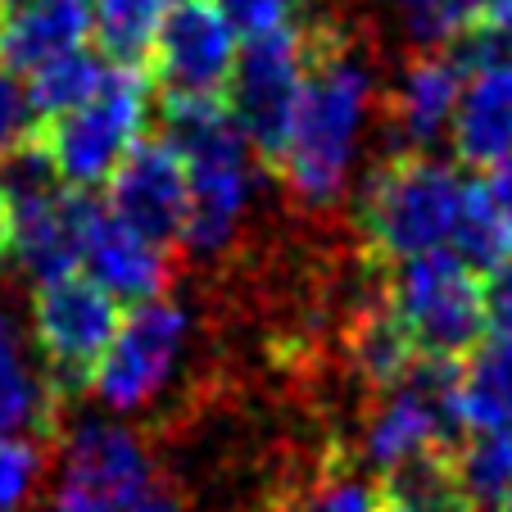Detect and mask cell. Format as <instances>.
Returning a JSON list of instances; mask_svg holds the SVG:
<instances>
[{"label": "cell", "mask_w": 512, "mask_h": 512, "mask_svg": "<svg viewBox=\"0 0 512 512\" xmlns=\"http://www.w3.org/2000/svg\"><path fill=\"white\" fill-rule=\"evenodd\" d=\"M368 109V68L331 28L304 32V82L295 100L286 145L272 173L290 195L313 209H327L340 195Z\"/></svg>", "instance_id": "obj_1"}, {"label": "cell", "mask_w": 512, "mask_h": 512, "mask_svg": "<svg viewBox=\"0 0 512 512\" xmlns=\"http://www.w3.org/2000/svg\"><path fill=\"white\" fill-rule=\"evenodd\" d=\"M164 127L186 164L182 241L191 254H223L250 204V145L227 96H164Z\"/></svg>", "instance_id": "obj_2"}, {"label": "cell", "mask_w": 512, "mask_h": 512, "mask_svg": "<svg viewBox=\"0 0 512 512\" xmlns=\"http://www.w3.org/2000/svg\"><path fill=\"white\" fill-rule=\"evenodd\" d=\"M458 191H463L458 168L440 164L431 150H395L381 159L358 195V232L368 241L372 263L390 268L449 245Z\"/></svg>", "instance_id": "obj_3"}, {"label": "cell", "mask_w": 512, "mask_h": 512, "mask_svg": "<svg viewBox=\"0 0 512 512\" xmlns=\"http://www.w3.org/2000/svg\"><path fill=\"white\" fill-rule=\"evenodd\" d=\"M386 304L422 358H467L490 331V286L449 245L390 263Z\"/></svg>", "instance_id": "obj_4"}, {"label": "cell", "mask_w": 512, "mask_h": 512, "mask_svg": "<svg viewBox=\"0 0 512 512\" xmlns=\"http://www.w3.org/2000/svg\"><path fill=\"white\" fill-rule=\"evenodd\" d=\"M150 87L155 82L145 68L114 64L82 105L46 118V123H32L64 186L91 191L114 177V168L132 155V145L141 141L145 123H150Z\"/></svg>", "instance_id": "obj_5"}, {"label": "cell", "mask_w": 512, "mask_h": 512, "mask_svg": "<svg viewBox=\"0 0 512 512\" xmlns=\"http://www.w3.org/2000/svg\"><path fill=\"white\" fill-rule=\"evenodd\" d=\"M118 322H123V300H114L87 272H64V277L37 281L32 340H37L46 381L59 399L82 395L91 386Z\"/></svg>", "instance_id": "obj_6"}, {"label": "cell", "mask_w": 512, "mask_h": 512, "mask_svg": "<svg viewBox=\"0 0 512 512\" xmlns=\"http://www.w3.org/2000/svg\"><path fill=\"white\" fill-rule=\"evenodd\" d=\"M304 82V32L290 23L268 37H254L241 46L227 82V109L232 123L241 127L245 145L263 159V168H277L281 145H286L295 100Z\"/></svg>", "instance_id": "obj_7"}, {"label": "cell", "mask_w": 512, "mask_h": 512, "mask_svg": "<svg viewBox=\"0 0 512 512\" xmlns=\"http://www.w3.org/2000/svg\"><path fill=\"white\" fill-rule=\"evenodd\" d=\"M241 37L218 0H168L145 55V73L164 96H227Z\"/></svg>", "instance_id": "obj_8"}, {"label": "cell", "mask_w": 512, "mask_h": 512, "mask_svg": "<svg viewBox=\"0 0 512 512\" xmlns=\"http://www.w3.org/2000/svg\"><path fill=\"white\" fill-rule=\"evenodd\" d=\"M150 490V454L127 426L82 422L64 449L55 512H127Z\"/></svg>", "instance_id": "obj_9"}, {"label": "cell", "mask_w": 512, "mask_h": 512, "mask_svg": "<svg viewBox=\"0 0 512 512\" xmlns=\"http://www.w3.org/2000/svg\"><path fill=\"white\" fill-rule=\"evenodd\" d=\"M186 340V313L168 300H141L123 313L105 358H100L91 390L114 408H141L168 381L177 363V349Z\"/></svg>", "instance_id": "obj_10"}, {"label": "cell", "mask_w": 512, "mask_h": 512, "mask_svg": "<svg viewBox=\"0 0 512 512\" xmlns=\"http://www.w3.org/2000/svg\"><path fill=\"white\" fill-rule=\"evenodd\" d=\"M109 200L105 209L114 218H123L132 232H141L145 241L168 245L182 236L186 218V164L177 155V145L168 136L155 141H136L132 155L114 168L109 177Z\"/></svg>", "instance_id": "obj_11"}, {"label": "cell", "mask_w": 512, "mask_h": 512, "mask_svg": "<svg viewBox=\"0 0 512 512\" xmlns=\"http://www.w3.org/2000/svg\"><path fill=\"white\" fill-rule=\"evenodd\" d=\"M449 132L458 164L467 168H494L512 159V55H490L467 68Z\"/></svg>", "instance_id": "obj_12"}, {"label": "cell", "mask_w": 512, "mask_h": 512, "mask_svg": "<svg viewBox=\"0 0 512 512\" xmlns=\"http://www.w3.org/2000/svg\"><path fill=\"white\" fill-rule=\"evenodd\" d=\"M96 204L100 200H91V191L64 186L50 200L14 213V259L28 268V277L50 281L64 277V272H78Z\"/></svg>", "instance_id": "obj_13"}, {"label": "cell", "mask_w": 512, "mask_h": 512, "mask_svg": "<svg viewBox=\"0 0 512 512\" xmlns=\"http://www.w3.org/2000/svg\"><path fill=\"white\" fill-rule=\"evenodd\" d=\"M463 82H467V64L454 46L431 50V55L413 59L404 68V82H399L395 100H390L395 132L404 141V150H431L449 132L458 96H463Z\"/></svg>", "instance_id": "obj_14"}, {"label": "cell", "mask_w": 512, "mask_h": 512, "mask_svg": "<svg viewBox=\"0 0 512 512\" xmlns=\"http://www.w3.org/2000/svg\"><path fill=\"white\" fill-rule=\"evenodd\" d=\"M82 263H91V277L114 295V300H155L159 290L168 281V259H164V245L145 241L141 232L114 218L105 204H96L91 213V227H87V254Z\"/></svg>", "instance_id": "obj_15"}, {"label": "cell", "mask_w": 512, "mask_h": 512, "mask_svg": "<svg viewBox=\"0 0 512 512\" xmlns=\"http://www.w3.org/2000/svg\"><path fill=\"white\" fill-rule=\"evenodd\" d=\"M96 28V0H23L0 14V64L10 73H32L46 59L78 50Z\"/></svg>", "instance_id": "obj_16"}, {"label": "cell", "mask_w": 512, "mask_h": 512, "mask_svg": "<svg viewBox=\"0 0 512 512\" xmlns=\"http://www.w3.org/2000/svg\"><path fill=\"white\" fill-rule=\"evenodd\" d=\"M454 422L463 431H503L512 426V327H494L454 377Z\"/></svg>", "instance_id": "obj_17"}, {"label": "cell", "mask_w": 512, "mask_h": 512, "mask_svg": "<svg viewBox=\"0 0 512 512\" xmlns=\"http://www.w3.org/2000/svg\"><path fill=\"white\" fill-rule=\"evenodd\" d=\"M449 449L454 445L386 467L372 485V512H481L458 485Z\"/></svg>", "instance_id": "obj_18"}, {"label": "cell", "mask_w": 512, "mask_h": 512, "mask_svg": "<svg viewBox=\"0 0 512 512\" xmlns=\"http://www.w3.org/2000/svg\"><path fill=\"white\" fill-rule=\"evenodd\" d=\"M59 395L50 381L32 377L28 354H23V336L14 318L0 309V435H55Z\"/></svg>", "instance_id": "obj_19"}, {"label": "cell", "mask_w": 512, "mask_h": 512, "mask_svg": "<svg viewBox=\"0 0 512 512\" xmlns=\"http://www.w3.org/2000/svg\"><path fill=\"white\" fill-rule=\"evenodd\" d=\"M449 250L463 263H472L481 277H494L512 259V209L494 191L490 177H467L463 182Z\"/></svg>", "instance_id": "obj_20"}, {"label": "cell", "mask_w": 512, "mask_h": 512, "mask_svg": "<svg viewBox=\"0 0 512 512\" xmlns=\"http://www.w3.org/2000/svg\"><path fill=\"white\" fill-rule=\"evenodd\" d=\"M105 73H109L105 55H96V50H87V46L64 50V55L46 59L41 68H32V73H28L32 118H37V123H46V118H55V114H68V109L82 105V100L100 87V78H105Z\"/></svg>", "instance_id": "obj_21"}, {"label": "cell", "mask_w": 512, "mask_h": 512, "mask_svg": "<svg viewBox=\"0 0 512 512\" xmlns=\"http://www.w3.org/2000/svg\"><path fill=\"white\" fill-rule=\"evenodd\" d=\"M454 476L476 508H494L512 490V431H467V440H454L449 449Z\"/></svg>", "instance_id": "obj_22"}, {"label": "cell", "mask_w": 512, "mask_h": 512, "mask_svg": "<svg viewBox=\"0 0 512 512\" xmlns=\"http://www.w3.org/2000/svg\"><path fill=\"white\" fill-rule=\"evenodd\" d=\"M168 0H96V41L100 55L114 64H145L150 41L159 32Z\"/></svg>", "instance_id": "obj_23"}, {"label": "cell", "mask_w": 512, "mask_h": 512, "mask_svg": "<svg viewBox=\"0 0 512 512\" xmlns=\"http://www.w3.org/2000/svg\"><path fill=\"white\" fill-rule=\"evenodd\" d=\"M485 0H399V19L417 46H454L476 28Z\"/></svg>", "instance_id": "obj_24"}, {"label": "cell", "mask_w": 512, "mask_h": 512, "mask_svg": "<svg viewBox=\"0 0 512 512\" xmlns=\"http://www.w3.org/2000/svg\"><path fill=\"white\" fill-rule=\"evenodd\" d=\"M46 467L41 435H0V512H19Z\"/></svg>", "instance_id": "obj_25"}, {"label": "cell", "mask_w": 512, "mask_h": 512, "mask_svg": "<svg viewBox=\"0 0 512 512\" xmlns=\"http://www.w3.org/2000/svg\"><path fill=\"white\" fill-rule=\"evenodd\" d=\"M286 512H372V490L358 481L345 467H331V472L313 476Z\"/></svg>", "instance_id": "obj_26"}, {"label": "cell", "mask_w": 512, "mask_h": 512, "mask_svg": "<svg viewBox=\"0 0 512 512\" xmlns=\"http://www.w3.org/2000/svg\"><path fill=\"white\" fill-rule=\"evenodd\" d=\"M218 5L241 41L268 37V32L295 23V0H218Z\"/></svg>", "instance_id": "obj_27"}, {"label": "cell", "mask_w": 512, "mask_h": 512, "mask_svg": "<svg viewBox=\"0 0 512 512\" xmlns=\"http://www.w3.org/2000/svg\"><path fill=\"white\" fill-rule=\"evenodd\" d=\"M32 123L37 118H32V105H28V87L19 82V73H10L0 64V150H10Z\"/></svg>", "instance_id": "obj_28"}, {"label": "cell", "mask_w": 512, "mask_h": 512, "mask_svg": "<svg viewBox=\"0 0 512 512\" xmlns=\"http://www.w3.org/2000/svg\"><path fill=\"white\" fill-rule=\"evenodd\" d=\"M485 286H490V327H512V259L494 277H485Z\"/></svg>", "instance_id": "obj_29"}, {"label": "cell", "mask_w": 512, "mask_h": 512, "mask_svg": "<svg viewBox=\"0 0 512 512\" xmlns=\"http://www.w3.org/2000/svg\"><path fill=\"white\" fill-rule=\"evenodd\" d=\"M127 512H182V503H177L173 490H145Z\"/></svg>", "instance_id": "obj_30"}, {"label": "cell", "mask_w": 512, "mask_h": 512, "mask_svg": "<svg viewBox=\"0 0 512 512\" xmlns=\"http://www.w3.org/2000/svg\"><path fill=\"white\" fill-rule=\"evenodd\" d=\"M14 259V218H10V204L0 195V268Z\"/></svg>", "instance_id": "obj_31"}, {"label": "cell", "mask_w": 512, "mask_h": 512, "mask_svg": "<svg viewBox=\"0 0 512 512\" xmlns=\"http://www.w3.org/2000/svg\"><path fill=\"white\" fill-rule=\"evenodd\" d=\"M490 182H494V191L503 195V204L512 209V159H503V164L490 168Z\"/></svg>", "instance_id": "obj_32"}, {"label": "cell", "mask_w": 512, "mask_h": 512, "mask_svg": "<svg viewBox=\"0 0 512 512\" xmlns=\"http://www.w3.org/2000/svg\"><path fill=\"white\" fill-rule=\"evenodd\" d=\"M494 512H512V490H508V494H503V499H499V503H494Z\"/></svg>", "instance_id": "obj_33"}, {"label": "cell", "mask_w": 512, "mask_h": 512, "mask_svg": "<svg viewBox=\"0 0 512 512\" xmlns=\"http://www.w3.org/2000/svg\"><path fill=\"white\" fill-rule=\"evenodd\" d=\"M23 0H0V14H10V10H19Z\"/></svg>", "instance_id": "obj_34"}, {"label": "cell", "mask_w": 512, "mask_h": 512, "mask_svg": "<svg viewBox=\"0 0 512 512\" xmlns=\"http://www.w3.org/2000/svg\"><path fill=\"white\" fill-rule=\"evenodd\" d=\"M508 431H512V426H508Z\"/></svg>", "instance_id": "obj_35"}]
</instances>
